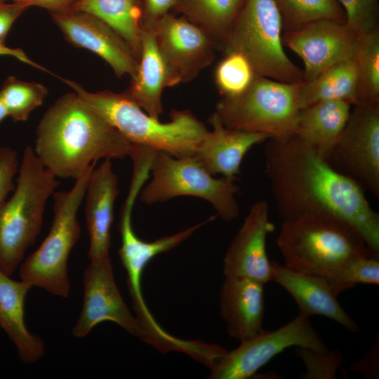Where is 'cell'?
<instances>
[{
    "mask_svg": "<svg viewBox=\"0 0 379 379\" xmlns=\"http://www.w3.org/2000/svg\"><path fill=\"white\" fill-rule=\"evenodd\" d=\"M297 83L257 76L242 93L222 97L214 112L228 128L272 138L295 135L300 108Z\"/></svg>",
    "mask_w": 379,
    "mask_h": 379,
    "instance_id": "8",
    "label": "cell"
},
{
    "mask_svg": "<svg viewBox=\"0 0 379 379\" xmlns=\"http://www.w3.org/2000/svg\"><path fill=\"white\" fill-rule=\"evenodd\" d=\"M264 286L248 278L225 277L220 291V311L231 338L241 342L262 330Z\"/></svg>",
    "mask_w": 379,
    "mask_h": 379,
    "instance_id": "21",
    "label": "cell"
},
{
    "mask_svg": "<svg viewBox=\"0 0 379 379\" xmlns=\"http://www.w3.org/2000/svg\"><path fill=\"white\" fill-rule=\"evenodd\" d=\"M50 13L70 44L100 56L117 77L128 75L131 78L134 75L138 60L126 41L104 21L72 8Z\"/></svg>",
    "mask_w": 379,
    "mask_h": 379,
    "instance_id": "15",
    "label": "cell"
},
{
    "mask_svg": "<svg viewBox=\"0 0 379 379\" xmlns=\"http://www.w3.org/2000/svg\"><path fill=\"white\" fill-rule=\"evenodd\" d=\"M288 29L315 20L330 19L345 22L337 0H275Z\"/></svg>",
    "mask_w": 379,
    "mask_h": 379,
    "instance_id": "31",
    "label": "cell"
},
{
    "mask_svg": "<svg viewBox=\"0 0 379 379\" xmlns=\"http://www.w3.org/2000/svg\"><path fill=\"white\" fill-rule=\"evenodd\" d=\"M179 84L159 51L154 30L143 29L138 67L126 93L145 112L159 119L164 112V88Z\"/></svg>",
    "mask_w": 379,
    "mask_h": 379,
    "instance_id": "22",
    "label": "cell"
},
{
    "mask_svg": "<svg viewBox=\"0 0 379 379\" xmlns=\"http://www.w3.org/2000/svg\"><path fill=\"white\" fill-rule=\"evenodd\" d=\"M339 173L379 198V103H359L326 158Z\"/></svg>",
    "mask_w": 379,
    "mask_h": 379,
    "instance_id": "11",
    "label": "cell"
},
{
    "mask_svg": "<svg viewBox=\"0 0 379 379\" xmlns=\"http://www.w3.org/2000/svg\"><path fill=\"white\" fill-rule=\"evenodd\" d=\"M179 0H140L143 29H152L176 7Z\"/></svg>",
    "mask_w": 379,
    "mask_h": 379,
    "instance_id": "37",
    "label": "cell"
},
{
    "mask_svg": "<svg viewBox=\"0 0 379 379\" xmlns=\"http://www.w3.org/2000/svg\"><path fill=\"white\" fill-rule=\"evenodd\" d=\"M119 255L127 274V283L135 316L146 331L150 345L160 351L171 348L176 338L164 331L152 316L142 293V275L148 262L156 255L171 251L180 244L177 234L152 241L140 239L135 232L121 237Z\"/></svg>",
    "mask_w": 379,
    "mask_h": 379,
    "instance_id": "17",
    "label": "cell"
},
{
    "mask_svg": "<svg viewBox=\"0 0 379 379\" xmlns=\"http://www.w3.org/2000/svg\"><path fill=\"white\" fill-rule=\"evenodd\" d=\"M345 22L358 34L378 28V0H337Z\"/></svg>",
    "mask_w": 379,
    "mask_h": 379,
    "instance_id": "34",
    "label": "cell"
},
{
    "mask_svg": "<svg viewBox=\"0 0 379 379\" xmlns=\"http://www.w3.org/2000/svg\"><path fill=\"white\" fill-rule=\"evenodd\" d=\"M119 180L110 160L92 171L85 194V218L89 236V260L110 257L114 206Z\"/></svg>",
    "mask_w": 379,
    "mask_h": 379,
    "instance_id": "19",
    "label": "cell"
},
{
    "mask_svg": "<svg viewBox=\"0 0 379 379\" xmlns=\"http://www.w3.org/2000/svg\"><path fill=\"white\" fill-rule=\"evenodd\" d=\"M149 173L150 182L142 187L139 197L147 204L191 196L208 201L217 215L225 221L238 218L240 208L235 195L239 192L236 180L215 178L192 156L175 157L155 151Z\"/></svg>",
    "mask_w": 379,
    "mask_h": 379,
    "instance_id": "9",
    "label": "cell"
},
{
    "mask_svg": "<svg viewBox=\"0 0 379 379\" xmlns=\"http://www.w3.org/2000/svg\"><path fill=\"white\" fill-rule=\"evenodd\" d=\"M8 117L7 109L0 98V124L4 120L6 117Z\"/></svg>",
    "mask_w": 379,
    "mask_h": 379,
    "instance_id": "40",
    "label": "cell"
},
{
    "mask_svg": "<svg viewBox=\"0 0 379 379\" xmlns=\"http://www.w3.org/2000/svg\"><path fill=\"white\" fill-rule=\"evenodd\" d=\"M19 162L17 152L10 147H0V205L13 191V178L18 173Z\"/></svg>",
    "mask_w": 379,
    "mask_h": 379,
    "instance_id": "36",
    "label": "cell"
},
{
    "mask_svg": "<svg viewBox=\"0 0 379 379\" xmlns=\"http://www.w3.org/2000/svg\"><path fill=\"white\" fill-rule=\"evenodd\" d=\"M63 81L132 144L175 157H192L209 133L190 110L173 109L170 121L164 123L145 112L126 91L93 93L74 81Z\"/></svg>",
    "mask_w": 379,
    "mask_h": 379,
    "instance_id": "3",
    "label": "cell"
},
{
    "mask_svg": "<svg viewBox=\"0 0 379 379\" xmlns=\"http://www.w3.org/2000/svg\"><path fill=\"white\" fill-rule=\"evenodd\" d=\"M29 7L18 2L0 0V55H9L21 62L50 72L46 68L32 61L20 48H11L6 45L7 34L14 22Z\"/></svg>",
    "mask_w": 379,
    "mask_h": 379,
    "instance_id": "35",
    "label": "cell"
},
{
    "mask_svg": "<svg viewBox=\"0 0 379 379\" xmlns=\"http://www.w3.org/2000/svg\"><path fill=\"white\" fill-rule=\"evenodd\" d=\"M154 32L161 55L180 84L193 80L214 60L217 48L212 39L185 17L169 13Z\"/></svg>",
    "mask_w": 379,
    "mask_h": 379,
    "instance_id": "14",
    "label": "cell"
},
{
    "mask_svg": "<svg viewBox=\"0 0 379 379\" xmlns=\"http://www.w3.org/2000/svg\"><path fill=\"white\" fill-rule=\"evenodd\" d=\"M95 164H93L76 179L69 190L53 193V217L50 231L39 248L20 266L22 280L56 296L67 298L70 292L67 260L80 237L78 211Z\"/></svg>",
    "mask_w": 379,
    "mask_h": 379,
    "instance_id": "6",
    "label": "cell"
},
{
    "mask_svg": "<svg viewBox=\"0 0 379 379\" xmlns=\"http://www.w3.org/2000/svg\"><path fill=\"white\" fill-rule=\"evenodd\" d=\"M21 3L30 6H39L50 13H60L69 11L77 0H6Z\"/></svg>",
    "mask_w": 379,
    "mask_h": 379,
    "instance_id": "39",
    "label": "cell"
},
{
    "mask_svg": "<svg viewBox=\"0 0 379 379\" xmlns=\"http://www.w3.org/2000/svg\"><path fill=\"white\" fill-rule=\"evenodd\" d=\"M283 26L275 0H245L221 50L244 55L259 76L296 83L302 71L284 49Z\"/></svg>",
    "mask_w": 379,
    "mask_h": 379,
    "instance_id": "7",
    "label": "cell"
},
{
    "mask_svg": "<svg viewBox=\"0 0 379 379\" xmlns=\"http://www.w3.org/2000/svg\"><path fill=\"white\" fill-rule=\"evenodd\" d=\"M72 8L107 23L126 41L138 60L143 32L140 0H77Z\"/></svg>",
    "mask_w": 379,
    "mask_h": 379,
    "instance_id": "26",
    "label": "cell"
},
{
    "mask_svg": "<svg viewBox=\"0 0 379 379\" xmlns=\"http://www.w3.org/2000/svg\"><path fill=\"white\" fill-rule=\"evenodd\" d=\"M328 282L338 295L358 284L378 285L379 255L368 254L351 260Z\"/></svg>",
    "mask_w": 379,
    "mask_h": 379,
    "instance_id": "32",
    "label": "cell"
},
{
    "mask_svg": "<svg viewBox=\"0 0 379 379\" xmlns=\"http://www.w3.org/2000/svg\"><path fill=\"white\" fill-rule=\"evenodd\" d=\"M12 196L0 205V270L11 276L40 233L46 202L60 182L27 146Z\"/></svg>",
    "mask_w": 379,
    "mask_h": 379,
    "instance_id": "5",
    "label": "cell"
},
{
    "mask_svg": "<svg viewBox=\"0 0 379 379\" xmlns=\"http://www.w3.org/2000/svg\"><path fill=\"white\" fill-rule=\"evenodd\" d=\"M84 302L72 333L86 336L104 321L117 324L127 332L149 343V336L126 305L116 284L110 257L90 260L84 274Z\"/></svg>",
    "mask_w": 379,
    "mask_h": 379,
    "instance_id": "12",
    "label": "cell"
},
{
    "mask_svg": "<svg viewBox=\"0 0 379 379\" xmlns=\"http://www.w3.org/2000/svg\"><path fill=\"white\" fill-rule=\"evenodd\" d=\"M265 142V173L282 220L311 215L340 220L379 255V214L357 182L296 135Z\"/></svg>",
    "mask_w": 379,
    "mask_h": 379,
    "instance_id": "1",
    "label": "cell"
},
{
    "mask_svg": "<svg viewBox=\"0 0 379 379\" xmlns=\"http://www.w3.org/2000/svg\"><path fill=\"white\" fill-rule=\"evenodd\" d=\"M245 0H179L175 8L201 27L221 50Z\"/></svg>",
    "mask_w": 379,
    "mask_h": 379,
    "instance_id": "27",
    "label": "cell"
},
{
    "mask_svg": "<svg viewBox=\"0 0 379 379\" xmlns=\"http://www.w3.org/2000/svg\"><path fill=\"white\" fill-rule=\"evenodd\" d=\"M271 263L272 281L293 297L298 307V314L307 317L323 316L351 332L359 331L357 324L340 305L338 295L326 279L291 270L276 261Z\"/></svg>",
    "mask_w": 379,
    "mask_h": 379,
    "instance_id": "18",
    "label": "cell"
},
{
    "mask_svg": "<svg viewBox=\"0 0 379 379\" xmlns=\"http://www.w3.org/2000/svg\"><path fill=\"white\" fill-rule=\"evenodd\" d=\"M258 76L248 59L237 51L224 53L214 72L216 87L222 97L244 92Z\"/></svg>",
    "mask_w": 379,
    "mask_h": 379,
    "instance_id": "30",
    "label": "cell"
},
{
    "mask_svg": "<svg viewBox=\"0 0 379 379\" xmlns=\"http://www.w3.org/2000/svg\"><path fill=\"white\" fill-rule=\"evenodd\" d=\"M132 146L74 91L60 97L45 112L33 149L56 178L76 180L98 160L129 156Z\"/></svg>",
    "mask_w": 379,
    "mask_h": 379,
    "instance_id": "2",
    "label": "cell"
},
{
    "mask_svg": "<svg viewBox=\"0 0 379 379\" xmlns=\"http://www.w3.org/2000/svg\"><path fill=\"white\" fill-rule=\"evenodd\" d=\"M300 109L326 100H343L354 106L359 103L354 59L338 62L313 78L297 83Z\"/></svg>",
    "mask_w": 379,
    "mask_h": 379,
    "instance_id": "25",
    "label": "cell"
},
{
    "mask_svg": "<svg viewBox=\"0 0 379 379\" xmlns=\"http://www.w3.org/2000/svg\"><path fill=\"white\" fill-rule=\"evenodd\" d=\"M359 34L345 22L323 19L288 29L284 46L304 63L302 79L313 78L326 69L354 58Z\"/></svg>",
    "mask_w": 379,
    "mask_h": 379,
    "instance_id": "13",
    "label": "cell"
},
{
    "mask_svg": "<svg viewBox=\"0 0 379 379\" xmlns=\"http://www.w3.org/2000/svg\"><path fill=\"white\" fill-rule=\"evenodd\" d=\"M379 342L378 335L373 345L363 357L350 366L352 371L360 372L368 378H378L379 373Z\"/></svg>",
    "mask_w": 379,
    "mask_h": 379,
    "instance_id": "38",
    "label": "cell"
},
{
    "mask_svg": "<svg viewBox=\"0 0 379 379\" xmlns=\"http://www.w3.org/2000/svg\"><path fill=\"white\" fill-rule=\"evenodd\" d=\"M277 246L286 267L328 281L351 260L374 254L353 227L320 216L282 220Z\"/></svg>",
    "mask_w": 379,
    "mask_h": 379,
    "instance_id": "4",
    "label": "cell"
},
{
    "mask_svg": "<svg viewBox=\"0 0 379 379\" xmlns=\"http://www.w3.org/2000/svg\"><path fill=\"white\" fill-rule=\"evenodd\" d=\"M295 354L304 362L306 373L304 379H334L344 359L338 351H317L297 347Z\"/></svg>",
    "mask_w": 379,
    "mask_h": 379,
    "instance_id": "33",
    "label": "cell"
},
{
    "mask_svg": "<svg viewBox=\"0 0 379 379\" xmlns=\"http://www.w3.org/2000/svg\"><path fill=\"white\" fill-rule=\"evenodd\" d=\"M47 88L36 82H27L8 77L0 90L8 117L14 121H25L31 112L44 102Z\"/></svg>",
    "mask_w": 379,
    "mask_h": 379,
    "instance_id": "29",
    "label": "cell"
},
{
    "mask_svg": "<svg viewBox=\"0 0 379 379\" xmlns=\"http://www.w3.org/2000/svg\"><path fill=\"white\" fill-rule=\"evenodd\" d=\"M208 123L213 129L199 144L193 157L212 175L220 174L237 180L247 152L270 137L264 133L228 128L215 112L210 116Z\"/></svg>",
    "mask_w": 379,
    "mask_h": 379,
    "instance_id": "20",
    "label": "cell"
},
{
    "mask_svg": "<svg viewBox=\"0 0 379 379\" xmlns=\"http://www.w3.org/2000/svg\"><path fill=\"white\" fill-rule=\"evenodd\" d=\"M32 287L0 270V328L15 345L20 359L27 364L36 362L45 352L41 338L32 333L25 321V301Z\"/></svg>",
    "mask_w": 379,
    "mask_h": 379,
    "instance_id": "23",
    "label": "cell"
},
{
    "mask_svg": "<svg viewBox=\"0 0 379 379\" xmlns=\"http://www.w3.org/2000/svg\"><path fill=\"white\" fill-rule=\"evenodd\" d=\"M317 351L328 350L312 327L309 317L298 315L284 326L262 330L253 337L241 341L236 349L225 354L211 368V379H246L276 355L291 347Z\"/></svg>",
    "mask_w": 379,
    "mask_h": 379,
    "instance_id": "10",
    "label": "cell"
},
{
    "mask_svg": "<svg viewBox=\"0 0 379 379\" xmlns=\"http://www.w3.org/2000/svg\"><path fill=\"white\" fill-rule=\"evenodd\" d=\"M352 106L343 100H326L301 109L295 135L326 159L346 126Z\"/></svg>",
    "mask_w": 379,
    "mask_h": 379,
    "instance_id": "24",
    "label": "cell"
},
{
    "mask_svg": "<svg viewBox=\"0 0 379 379\" xmlns=\"http://www.w3.org/2000/svg\"><path fill=\"white\" fill-rule=\"evenodd\" d=\"M354 59L359 103H379L378 29L359 34Z\"/></svg>",
    "mask_w": 379,
    "mask_h": 379,
    "instance_id": "28",
    "label": "cell"
},
{
    "mask_svg": "<svg viewBox=\"0 0 379 379\" xmlns=\"http://www.w3.org/2000/svg\"><path fill=\"white\" fill-rule=\"evenodd\" d=\"M274 230L268 203L265 200L257 201L249 208L225 253V277H245L263 284L272 281L266 241Z\"/></svg>",
    "mask_w": 379,
    "mask_h": 379,
    "instance_id": "16",
    "label": "cell"
}]
</instances>
